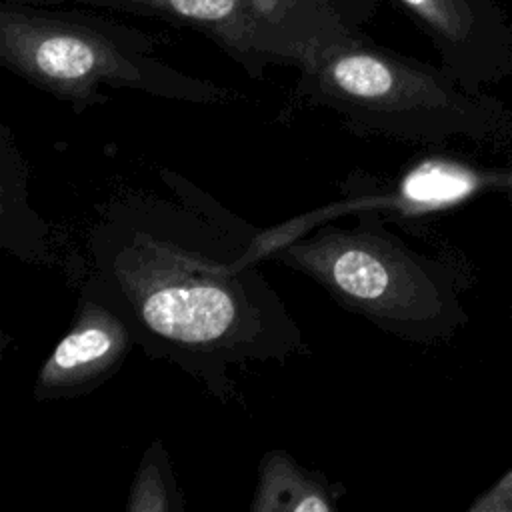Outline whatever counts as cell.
Segmentation results:
<instances>
[{
	"label": "cell",
	"instance_id": "1",
	"mask_svg": "<svg viewBox=\"0 0 512 512\" xmlns=\"http://www.w3.org/2000/svg\"><path fill=\"white\" fill-rule=\"evenodd\" d=\"M162 180L174 198L128 190L96 210L82 286L118 308L148 356L226 402L234 370L310 348L258 264L246 262L258 228L180 174Z\"/></svg>",
	"mask_w": 512,
	"mask_h": 512
},
{
	"label": "cell",
	"instance_id": "2",
	"mask_svg": "<svg viewBox=\"0 0 512 512\" xmlns=\"http://www.w3.org/2000/svg\"><path fill=\"white\" fill-rule=\"evenodd\" d=\"M276 260L316 282L342 310L414 344L446 342L468 324L458 270L412 248L378 212L328 220L276 246Z\"/></svg>",
	"mask_w": 512,
	"mask_h": 512
},
{
	"label": "cell",
	"instance_id": "3",
	"mask_svg": "<svg viewBox=\"0 0 512 512\" xmlns=\"http://www.w3.org/2000/svg\"><path fill=\"white\" fill-rule=\"evenodd\" d=\"M304 94L360 134L416 144L512 142V108L470 92L442 66L356 46H326L304 66Z\"/></svg>",
	"mask_w": 512,
	"mask_h": 512
},
{
	"label": "cell",
	"instance_id": "4",
	"mask_svg": "<svg viewBox=\"0 0 512 512\" xmlns=\"http://www.w3.org/2000/svg\"><path fill=\"white\" fill-rule=\"evenodd\" d=\"M0 60L8 70L76 110L106 100L102 86L136 88L188 102L226 100V92L214 84L174 72L124 40L46 16L4 10Z\"/></svg>",
	"mask_w": 512,
	"mask_h": 512
},
{
	"label": "cell",
	"instance_id": "5",
	"mask_svg": "<svg viewBox=\"0 0 512 512\" xmlns=\"http://www.w3.org/2000/svg\"><path fill=\"white\" fill-rule=\"evenodd\" d=\"M510 172L506 168H482L468 160L430 154L408 164L394 180L378 182L376 178H350L338 200L298 214L288 222L256 230L246 258L252 264L268 260V254L294 240L318 224L354 216L358 212H378L384 218H418L470 200L486 190H508Z\"/></svg>",
	"mask_w": 512,
	"mask_h": 512
},
{
	"label": "cell",
	"instance_id": "6",
	"mask_svg": "<svg viewBox=\"0 0 512 512\" xmlns=\"http://www.w3.org/2000/svg\"><path fill=\"white\" fill-rule=\"evenodd\" d=\"M134 346L136 334L118 308L80 286L70 326L34 376L32 398L54 402L96 390L122 368Z\"/></svg>",
	"mask_w": 512,
	"mask_h": 512
},
{
	"label": "cell",
	"instance_id": "7",
	"mask_svg": "<svg viewBox=\"0 0 512 512\" xmlns=\"http://www.w3.org/2000/svg\"><path fill=\"white\" fill-rule=\"evenodd\" d=\"M470 92L512 76V14L496 0H400Z\"/></svg>",
	"mask_w": 512,
	"mask_h": 512
},
{
	"label": "cell",
	"instance_id": "8",
	"mask_svg": "<svg viewBox=\"0 0 512 512\" xmlns=\"http://www.w3.org/2000/svg\"><path fill=\"white\" fill-rule=\"evenodd\" d=\"M344 488L322 472L302 466L282 448L266 450L258 462L252 512H334Z\"/></svg>",
	"mask_w": 512,
	"mask_h": 512
},
{
	"label": "cell",
	"instance_id": "9",
	"mask_svg": "<svg viewBox=\"0 0 512 512\" xmlns=\"http://www.w3.org/2000/svg\"><path fill=\"white\" fill-rule=\"evenodd\" d=\"M126 510L130 512H182L184 498L174 474L172 460L162 438L146 448L134 474Z\"/></svg>",
	"mask_w": 512,
	"mask_h": 512
},
{
	"label": "cell",
	"instance_id": "10",
	"mask_svg": "<svg viewBox=\"0 0 512 512\" xmlns=\"http://www.w3.org/2000/svg\"><path fill=\"white\" fill-rule=\"evenodd\" d=\"M158 2L182 18L222 28L234 22V14L240 8V0H154V4Z\"/></svg>",
	"mask_w": 512,
	"mask_h": 512
},
{
	"label": "cell",
	"instance_id": "11",
	"mask_svg": "<svg viewBox=\"0 0 512 512\" xmlns=\"http://www.w3.org/2000/svg\"><path fill=\"white\" fill-rule=\"evenodd\" d=\"M468 512H512V466L466 508Z\"/></svg>",
	"mask_w": 512,
	"mask_h": 512
},
{
	"label": "cell",
	"instance_id": "12",
	"mask_svg": "<svg viewBox=\"0 0 512 512\" xmlns=\"http://www.w3.org/2000/svg\"><path fill=\"white\" fill-rule=\"evenodd\" d=\"M126 2H142V4H154V0H126Z\"/></svg>",
	"mask_w": 512,
	"mask_h": 512
},
{
	"label": "cell",
	"instance_id": "13",
	"mask_svg": "<svg viewBox=\"0 0 512 512\" xmlns=\"http://www.w3.org/2000/svg\"><path fill=\"white\" fill-rule=\"evenodd\" d=\"M508 172H510V186H508V192H512V164L508 166Z\"/></svg>",
	"mask_w": 512,
	"mask_h": 512
}]
</instances>
